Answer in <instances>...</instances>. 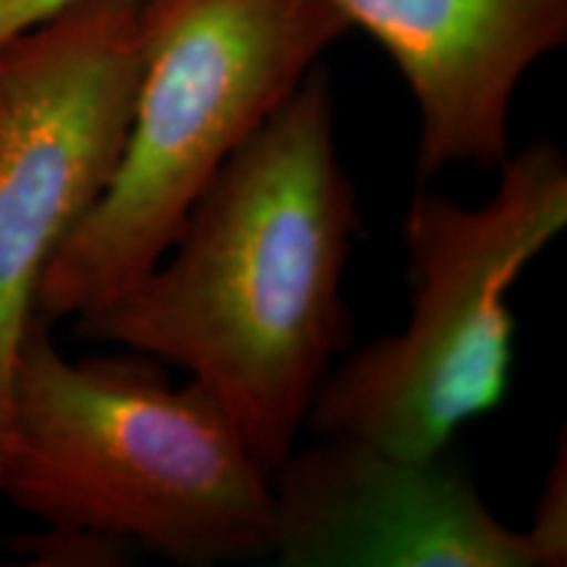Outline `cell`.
<instances>
[{"instance_id":"cell-5","label":"cell","mask_w":567,"mask_h":567,"mask_svg":"<svg viewBox=\"0 0 567 567\" xmlns=\"http://www.w3.org/2000/svg\"><path fill=\"white\" fill-rule=\"evenodd\" d=\"M145 53V0H87L0 45V423L45 266L109 187Z\"/></svg>"},{"instance_id":"cell-3","label":"cell","mask_w":567,"mask_h":567,"mask_svg":"<svg viewBox=\"0 0 567 567\" xmlns=\"http://www.w3.org/2000/svg\"><path fill=\"white\" fill-rule=\"evenodd\" d=\"M350 32L326 0H145V53L116 172L45 266L34 313L80 318L158 264L197 197Z\"/></svg>"},{"instance_id":"cell-2","label":"cell","mask_w":567,"mask_h":567,"mask_svg":"<svg viewBox=\"0 0 567 567\" xmlns=\"http://www.w3.org/2000/svg\"><path fill=\"white\" fill-rule=\"evenodd\" d=\"M34 313L0 423V496L45 528L182 565L271 555V473L208 389L145 352L69 360Z\"/></svg>"},{"instance_id":"cell-4","label":"cell","mask_w":567,"mask_h":567,"mask_svg":"<svg viewBox=\"0 0 567 567\" xmlns=\"http://www.w3.org/2000/svg\"><path fill=\"white\" fill-rule=\"evenodd\" d=\"M567 226V158L538 140L499 163L486 203L421 187L402 218L410 289L400 331L331 365L305 429L354 436L405 457H436L509 389V289Z\"/></svg>"},{"instance_id":"cell-1","label":"cell","mask_w":567,"mask_h":567,"mask_svg":"<svg viewBox=\"0 0 567 567\" xmlns=\"http://www.w3.org/2000/svg\"><path fill=\"white\" fill-rule=\"evenodd\" d=\"M358 237L329 76L313 66L213 176L158 264L74 329L182 368L271 473L350 347L342 279Z\"/></svg>"},{"instance_id":"cell-6","label":"cell","mask_w":567,"mask_h":567,"mask_svg":"<svg viewBox=\"0 0 567 567\" xmlns=\"http://www.w3.org/2000/svg\"><path fill=\"white\" fill-rule=\"evenodd\" d=\"M271 471V555L284 567H544L526 530L484 505L444 455L316 436Z\"/></svg>"},{"instance_id":"cell-8","label":"cell","mask_w":567,"mask_h":567,"mask_svg":"<svg viewBox=\"0 0 567 567\" xmlns=\"http://www.w3.org/2000/svg\"><path fill=\"white\" fill-rule=\"evenodd\" d=\"M544 567H557L567 563V471H565V444L559 446L555 467L549 471L536 502L534 523L526 530Z\"/></svg>"},{"instance_id":"cell-9","label":"cell","mask_w":567,"mask_h":567,"mask_svg":"<svg viewBox=\"0 0 567 567\" xmlns=\"http://www.w3.org/2000/svg\"><path fill=\"white\" fill-rule=\"evenodd\" d=\"M87 0H0V45Z\"/></svg>"},{"instance_id":"cell-7","label":"cell","mask_w":567,"mask_h":567,"mask_svg":"<svg viewBox=\"0 0 567 567\" xmlns=\"http://www.w3.org/2000/svg\"><path fill=\"white\" fill-rule=\"evenodd\" d=\"M371 34L413 92L417 187L450 166L499 168L517 84L567 42V0H326Z\"/></svg>"}]
</instances>
